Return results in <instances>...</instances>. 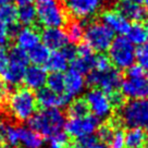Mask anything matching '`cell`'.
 Here are the masks:
<instances>
[{"label": "cell", "instance_id": "obj_14", "mask_svg": "<svg viewBox=\"0 0 148 148\" xmlns=\"http://www.w3.org/2000/svg\"><path fill=\"white\" fill-rule=\"evenodd\" d=\"M9 29L10 35H14L16 45L22 50L28 51L29 49H32L33 47L39 44L40 36L35 28L31 27V26L18 28L15 25H12Z\"/></svg>", "mask_w": 148, "mask_h": 148}, {"label": "cell", "instance_id": "obj_28", "mask_svg": "<svg viewBox=\"0 0 148 148\" xmlns=\"http://www.w3.org/2000/svg\"><path fill=\"white\" fill-rule=\"evenodd\" d=\"M18 21V8L12 3L0 5V22L7 26L15 25Z\"/></svg>", "mask_w": 148, "mask_h": 148}, {"label": "cell", "instance_id": "obj_26", "mask_svg": "<svg viewBox=\"0 0 148 148\" xmlns=\"http://www.w3.org/2000/svg\"><path fill=\"white\" fill-rule=\"evenodd\" d=\"M26 53H27L28 60L33 62L34 65H42L47 62L50 51L42 44H38L35 47H33L32 49H29Z\"/></svg>", "mask_w": 148, "mask_h": 148}, {"label": "cell", "instance_id": "obj_3", "mask_svg": "<svg viewBox=\"0 0 148 148\" xmlns=\"http://www.w3.org/2000/svg\"><path fill=\"white\" fill-rule=\"evenodd\" d=\"M37 20L46 28L59 27L68 23L60 0H35Z\"/></svg>", "mask_w": 148, "mask_h": 148}, {"label": "cell", "instance_id": "obj_35", "mask_svg": "<svg viewBox=\"0 0 148 148\" xmlns=\"http://www.w3.org/2000/svg\"><path fill=\"white\" fill-rule=\"evenodd\" d=\"M136 60L138 61L139 66L148 71V42L143 44L136 50Z\"/></svg>", "mask_w": 148, "mask_h": 148}, {"label": "cell", "instance_id": "obj_17", "mask_svg": "<svg viewBox=\"0 0 148 148\" xmlns=\"http://www.w3.org/2000/svg\"><path fill=\"white\" fill-rule=\"evenodd\" d=\"M101 23L113 33L125 35L130 27V21L118 10H106L101 13Z\"/></svg>", "mask_w": 148, "mask_h": 148}, {"label": "cell", "instance_id": "obj_34", "mask_svg": "<svg viewBox=\"0 0 148 148\" xmlns=\"http://www.w3.org/2000/svg\"><path fill=\"white\" fill-rule=\"evenodd\" d=\"M111 148H124L125 147V133L122 130L114 129L113 134L109 142Z\"/></svg>", "mask_w": 148, "mask_h": 148}, {"label": "cell", "instance_id": "obj_24", "mask_svg": "<svg viewBox=\"0 0 148 148\" xmlns=\"http://www.w3.org/2000/svg\"><path fill=\"white\" fill-rule=\"evenodd\" d=\"M146 142V135L144 130L139 127H131L125 133V147L126 148H142Z\"/></svg>", "mask_w": 148, "mask_h": 148}, {"label": "cell", "instance_id": "obj_44", "mask_svg": "<svg viewBox=\"0 0 148 148\" xmlns=\"http://www.w3.org/2000/svg\"><path fill=\"white\" fill-rule=\"evenodd\" d=\"M13 0H0V5H9L11 3Z\"/></svg>", "mask_w": 148, "mask_h": 148}, {"label": "cell", "instance_id": "obj_27", "mask_svg": "<svg viewBox=\"0 0 148 148\" xmlns=\"http://www.w3.org/2000/svg\"><path fill=\"white\" fill-rule=\"evenodd\" d=\"M37 18L36 9L32 5H20V9H18V21L25 26H31L35 23Z\"/></svg>", "mask_w": 148, "mask_h": 148}, {"label": "cell", "instance_id": "obj_20", "mask_svg": "<svg viewBox=\"0 0 148 148\" xmlns=\"http://www.w3.org/2000/svg\"><path fill=\"white\" fill-rule=\"evenodd\" d=\"M118 11L123 14L129 21H133L135 23H139L147 16V12L139 3L121 2L118 7Z\"/></svg>", "mask_w": 148, "mask_h": 148}, {"label": "cell", "instance_id": "obj_41", "mask_svg": "<svg viewBox=\"0 0 148 148\" xmlns=\"http://www.w3.org/2000/svg\"><path fill=\"white\" fill-rule=\"evenodd\" d=\"M8 60H9V56L8 52L5 51V48L0 47V73H2L8 65Z\"/></svg>", "mask_w": 148, "mask_h": 148}, {"label": "cell", "instance_id": "obj_43", "mask_svg": "<svg viewBox=\"0 0 148 148\" xmlns=\"http://www.w3.org/2000/svg\"><path fill=\"white\" fill-rule=\"evenodd\" d=\"M122 2H131V3H140L143 0H122Z\"/></svg>", "mask_w": 148, "mask_h": 148}, {"label": "cell", "instance_id": "obj_53", "mask_svg": "<svg viewBox=\"0 0 148 148\" xmlns=\"http://www.w3.org/2000/svg\"><path fill=\"white\" fill-rule=\"evenodd\" d=\"M142 148H143V147H142ZM147 148H148V147H147Z\"/></svg>", "mask_w": 148, "mask_h": 148}, {"label": "cell", "instance_id": "obj_13", "mask_svg": "<svg viewBox=\"0 0 148 148\" xmlns=\"http://www.w3.org/2000/svg\"><path fill=\"white\" fill-rule=\"evenodd\" d=\"M71 98L63 94H56L49 88L42 87L36 94L37 105L44 109H59L68 106L71 102Z\"/></svg>", "mask_w": 148, "mask_h": 148}, {"label": "cell", "instance_id": "obj_4", "mask_svg": "<svg viewBox=\"0 0 148 148\" xmlns=\"http://www.w3.org/2000/svg\"><path fill=\"white\" fill-rule=\"evenodd\" d=\"M120 120L129 129L148 130V98L123 103L120 111Z\"/></svg>", "mask_w": 148, "mask_h": 148}, {"label": "cell", "instance_id": "obj_31", "mask_svg": "<svg viewBox=\"0 0 148 148\" xmlns=\"http://www.w3.org/2000/svg\"><path fill=\"white\" fill-rule=\"evenodd\" d=\"M68 112L71 118H79V116L88 114L89 110H88V107L84 99H76L74 101L70 102Z\"/></svg>", "mask_w": 148, "mask_h": 148}, {"label": "cell", "instance_id": "obj_12", "mask_svg": "<svg viewBox=\"0 0 148 148\" xmlns=\"http://www.w3.org/2000/svg\"><path fill=\"white\" fill-rule=\"evenodd\" d=\"M121 92L124 97L131 100L146 99L148 98V79L146 76L143 77H129L122 79Z\"/></svg>", "mask_w": 148, "mask_h": 148}, {"label": "cell", "instance_id": "obj_29", "mask_svg": "<svg viewBox=\"0 0 148 148\" xmlns=\"http://www.w3.org/2000/svg\"><path fill=\"white\" fill-rule=\"evenodd\" d=\"M84 26L83 24L81 23L77 20H73L68 23L66 26V36L71 42L76 44L82 40V38L84 37Z\"/></svg>", "mask_w": 148, "mask_h": 148}, {"label": "cell", "instance_id": "obj_7", "mask_svg": "<svg viewBox=\"0 0 148 148\" xmlns=\"http://www.w3.org/2000/svg\"><path fill=\"white\" fill-rule=\"evenodd\" d=\"M84 39L92 51L103 52L114 39V33L101 22H92L84 29Z\"/></svg>", "mask_w": 148, "mask_h": 148}, {"label": "cell", "instance_id": "obj_48", "mask_svg": "<svg viewBox=\"0 0 148 148\" xmlns=\"http://www.w3.org/2000/svg\"><path fill=\"white\" fill-rule=\"evenodd\" d=\"M1 125H2V123H1V116H0V127H1Z\"/></svg>", "mask_w": 148, "mask_h": 148}, {"label": "cell", "instance_id": "obj_49", "mask_svg": "<svg viewBox=\"0 0 148 148\" xmlns=\"http://www.w3.org/2000/svg\"><path fill=\"white\" fill-rule=\"evenodd\" d=\"M102 1H103V2H105V1H107V2H109V1H111V0H102Z\"/></svg>", "mask_w": 148, "mask_h": 148}, {"label": "cell", "instance_id": "obj_2", "mask_svg": "<svg viewBox=\"0 0 148 148\" xmlns=\"http://www.w3.org/2000/svg\"><path fill=\"white\" fill-rule=\"evenodd\" d=\"M29 127L42 136L50 137L64 127L65 116L59 109H44L28 120Z\"/></svg>", "mask_w": 148, "mask_h": 148}, {"label": "cell", "instance_id": "obj_37", "mask_svg": "<svg viewBox=\"0 0 148 148\" xmlns=\"http://www.w3.org/2000/svg\"><path fill=\"white\" fill-rule=\"evenodd\" d=\"M110 63L111 62L108 57L103 55L98 56V57H96V61H95V70H97V71H106L109 68H111Z\"/></svg>", "mask_w": 148, "mask_h": 148}, {"label": "cell", "instance_id": "obj_16", "mask_svg": "<svg viewBox=\"0 0 148 148\" xmlns=\"http://www.w3.org/2000/svg\"><path fill=\"white\" fill-rule=\"evenodd\" d=\"M42 45L47 47L49 50L58 51L69 44L66 33L59 27L45 28L42 33Z\"/></svg>", "mask_w": 148, "mask_h": 148}, {"label": "cell", "instance_id": "obj_32", "mask_svg": "<svg viewBox=\"0 0 148 148\" xmlns=\"http://www.w3.org/2000/svg\"><path fill=\"white\" fill-rule=\"evenodd\" d=\"M72 148H108L105 143L95 136H87L76 139Z\"/></svg>", "mask_w": 148, "mask_h": 148}, {"label": "cell", "instance_id": "obj_46", "mask_svg": "<svg viewBox=\"0 0 148 148\" xmlns=\"http://www.w3.org/2000/svg\"><path fill=\"white\" fill-rule=\"evenodd\" d=\"M146 32H147V39H148V23H147V26H146Z\"/></svg>", "mask_w": 148, "mask_h": 148}, {"label": "cell", "instance_id": "obj_23", "mask_svg": "<svg viewBox=\"0 0 148 148\" xmlns=\"http://www.w3.org/2000/svg\"><path fill=\"white\" fill-rule=\"evenodd\" d=\"M126 38L133 45L142 46L147 40V32L146 27L142 23H134L130 25L129 29L126 32Z\"/></svg>", "mask_w": 148, "mask_h": 148}, {"label": "cell", "instance_id": "obj_15", "mask_svg": "<svg viewBox=\"0 0 148 148\" xmlns=\"http://www.w3.org/2000/svg\"><path fill=\"white\" fill-rule=\"evenodd\" d=\"M96 56L94 51L86 45H79L76 48V57L72 61V69L81 74H88L95 69Z\"/></svg>", "mask_w": 148, "mask_h": 148}, {"label": "cell", "instance_id": "obj_21", "mask_svg": "<svg viewBox=\"0 0 148 148\" xmlns=\"http://www.w3.org/2000/svg\"><path fill=\"white\" fill-rule=\"evenodd\" d=\"M20 145L23 148H42L44 137L31 127H20Z\"/></svg>", "mask_w": 148, "mask_h": 148}, {"label": "cell", "instance_id": "obj_47", "mask_svg": "<svg viewBox=\"0 0 148 148\" xmlns=\"http://www.w3.org/2000/svg\"><path fill=\"white\" fill-rule=\"evenodd\" d=\"M146 143H147V146H148V134L146 135Z\"/></svg>", "mask_w": 148, "mask_h": 148}, {"label": "cell", "instance_id": "obj_9", "mask_svg": "<svg viewBox=\"0 0 148 148\" xmlns=\"http://www.w3.org/2000/svg\"><path fill=\"white\" fill-rule=\"evenodd\" d=\"M84 100L88 107V110L92 113V116L97 119H108L112 114L113 106L111 103L109 96L105 92L98 88L89 89Z\"/></svg>", "mask_w": 148, "mask_h": 148}, {"label": "cell", "instance_id": "obj_8", "mask_svg": "<svg viewBox=\"0 0 148 148\" xmlns=\"http://www.w3.org/2000/svg\"><path fill=\"white\" fill-rule=\"evenodd\" d=\"M87 83L94 88H98L107 95L118 92L122 83L120 71L114 68H109L106 71L94 70L87 75Z\"/></svg>", "mask_w": 148, "mask_h": 148}, {"label": "cell", "instance_id": "obj_40", "mask_svg": "<svg viewBox=\"0 0 148 148\" xmlns=\"http://www.w3.org/2000/svg\"><path fill=\"white\" fill-rule=\"evenodd\" d=\"M10 36V29L9 27L3 24L2 22H0V46L5 45V42H8Z\"/></svg>", "mask_w": 148, "mask_h": 148}, {"label": "cell", "instance_id": "obj_39", "mask_svg": "<svg viewBox=\"0 0 148 148\" xmlns=\"http://www.w3.org/2000/svg\"><path fill=\"white\" fill-rule=\"evenodd\" d=\"M126 76L129 77H143L145 76V70L139 65H132L127 69Z\"/></svg>", "mask_w": 148, "mask_h": 148}, {"label": "cell", "instance_id": "obj_42", "mask_svg": "<svg viewBox=\"0 0 148 148\" xmlns=\"http://www.w3.org/2000/svg\"><path fill=\"white\" fill-rule=\"evenodd\" d=\"M15 1H16V3L18 5H31L32 1H34V0H15Z\"/></svg>", "mask_w": 148, "mask_h": 148}, {"label": "cell", "instance_id": "obj_10", "mask_svg": "<svg viewBox=\"0 0 148 148\" xmlns=\"http://www.w3.org/2000/svg\"><path fill=\"white\" fill-rule=\"evenodd\" d=\"M66 134L73 138H83L92 136L99 127V119L86 114L79 118H70L64 124Z\"/></svg>", "mask_w": 148, "mask_h": 148}, {"label": "cell", "instance_id": "obj_22", "mask_svg": "<svg viewBox=\"0 0 148 148\" xmlns=\"http://www.w3.org/2000/svg\"><path fill=\"white\" fill-rule=\"evenodd\" d=\"M0 135L1 139L10 147L15 148L20 145V126H16L12 123L1 125Z\"/></svg>", "mask_w": 148, "mask_h": 148}, {"label": "cell", "instance_id": "obj_51", "mask_svg": "<svg viewBox=\"0 0 148 148\" xmlns=\"http://www.w3.org/2000/svg\"><path fill=\"white\" fill-rule=\"evenodd\" d=\"M50 148H56V147H50Z\"/></svg>", "mask_w": 148, "mask_h": 148}, {"label": "cell", "instance_id": "obj_25", "mask_svg": "<svg viewBox=\"0 0 148 148\" xmlns=\"http://www.w3.org/2000/svg\"><path fill=\"white\" fill-rule=\"evenodd\" d=\"M69 61L65 59V57L62 55L61 51H53L49 55V58L46 62L47 69L51 72H59L62 73L63 71L68 69Z\"/></svg>", "mask_w": 148, "mask_h": 148}, {"label": "cell", "instance_id": "obj_38", "mask_svg": "<svg viewBox=\"0 0 148 148\" xmlns=\"http://www.w3.org/2000/svg\"><path fill=\"white\" fill-rule=\"evenodd\" d=\"M61 52H62V55L65 57V59L69 61H72L74 60V58L76 57V48L73 46V45H66L65 47H63L62 49H61Z\"/></svg>", "mask_w": 148, "mask_h": 148}, {"label": "cell", "instance_id": "obj_6", "mask_svg": "<svg viewBox=\"0 0 148 148\" xmlns=\"http://www.w3.org/2000/svg\"><path fill=\"white\" fill-rule=\"evenodd\" d=\"M8 65L2 72V79L5 85L9 87L16 86L21 82H23L25 70L28 65V57L26 51L20 49L18 47L12 48L9 53Z\"/></svg>", "mask_w": 148, "mask_h": 148}, {"label": "cell", "instance_id": "obj_1", "mask_svg": "<svg viewBox=\"0 0 148 148\" xmlns=\"http://www.w3.org/2000/svg\"><path fill=\"white\" fill-rule=\"evenodd\" d=\"M8 108L11 116L18 122L28 121L36 113V96L28 88H20L10 94Z\"/></svg>", "mask_w": 148, "mask_h": 148}, {"label": "cell", "instance_id": "obj_18", "mask_svg": "<svg viewBox=\"0 0 148 148\" xmlns=\"http://www.w3.org/2000/svg\"><path fill=\"white\" fill-rule=\"evenodd\" d=\"M85 79L83 74L76 72L75 70L70 69L64 74V94L71 99L81 95L85 89Z\"/></svg>", "mask_w": 148, "mask_h": 148}, {"label": "cell", "instance_id": "obj_19", "mask_svg": "<svg viewBox=\"0 0 148 148\" xmlns=\"http://www.w3.org/2000/svg\"><path fill=\"white\" fill-rule=\"evenodd\" d=\"M46 69L42 68L40 65H32L27 66L24 73L23 82L28 89L39 90L45 86L47 82Z\"/></svg>", "mask_w": 148, "mask_h": 148}, {"label": "cell", "instance_id": "obj_45", "mask_svg": "<svg viewBox=\"0 0 148 148\" xmlns=\"http://www.w3.org/2000/svg\"><path fill=\"white\" fill-rule=\"evenodd\" d=\"M143 2H144V9L148 13V0H143Z\"/></svg>", "mask_w": 148, "mask_h": 148}, {"label": "cell", "instance_id": "obj_52", "mask_svg": "<svg viewBox=\"0 0 148 148\" xmlns=\"http://www.w3.org/2000/svg\"><path fill=\"white\" fill-rule=\"evenodd\" d=\"M10 148H12V147H10Z\"/></svg>", "mask_w": 148, "mask_h": 148}, {"label": "cell", "instance_id": "obj_50", "mask_svg": "<svg viewBox=\"0 0 148 148\" xmlns=\"http://www.w3.org/2000/svg\"><path fill=\"white\" fill-rule=\"evenodd\" d=\"M0 148H1V142H0Z\"/></svg>", "mask_w": 148, "mask_h": 148}, {"label": "cell", "instance_id": "obj_30", "mask_svg": "<svg viewBox=\"0 0 148 148\" xmlns=\"http://www.w3.org/2000/svg\"><path fill=\"white\" fill-rule=\"evenodd\" d=\"M46 84L50 90L56 94H63L64 92V75L59 72H51L47 76Z\"/></svg>", "mask_w": 148, "mask_h": 148}, {"label": "cell", "instance_id": "obj_36", "mask_svg": "<svg viewBox=\"0 0 148 148\" xmlns=\"http://www.w3.org/2000/svg\"><path fill=\"white\" fill-rule=\"evenodd\" d=\"M98 138L101 140L102 143L109 144L111 137H112V134H113V131H114V127L112 124H105L101 125L100 127H98Z\"/></svg>", "mask_w": 148, "mask_h": 148}, {"label": "cell", "instance_id": "obj_5", "mask_svg": "<svg viewBox=\"0 0 148 148\" xmlns=\"http://www.w3.org/2000/svg\"><path fill=\"white\" fill-rule=\"evenodd\" d=\"M109 60L118 70H127L136 61L135 46L126 37L119 36L109 47Z\"/></svg>", "mask_w": 148, "mask_h": 148}, {"label": "cell", "instance_id": "obj_33", "mask_svg": "<svg viewBox=\"0 0 148 148\" xmlns=\"http://www.w3.org/2000/svg\"><path fill=\"white\" fill-rule=\"evenodd\" d=\"M49 142H50V147L65 148L69 144V135L61 131L51 135L49 137Z\"/></svg>", "mask_w": 148, "mask_h": 148}, {"label": "cell", "instance_id": "obj_11", "mask_svg": "<svg viewBox=\"0 0 148 148\" xmlns=\"http://www.w3.org/2000/svg\"><path fill=\"white\" fill-rule=\"evenodd\" d=\"M64 2L68 11L77 18L94 16L103 5L102 0H64Z\"/></svg>", "mask_w": 148, "mask_h": 148}]
</instances>
